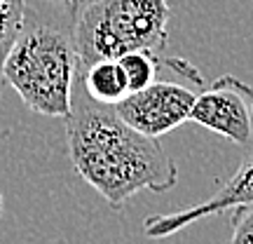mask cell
<instances>
[{
  "label": "cell",
  "mask_w": 253,
  "mask_h": 244,
  "mask_svg": "<svg viewBox=\"0 0 253 244\" xmlns=\"http://www.w3.org/2000/svg\"><path fill=\"white\" fill-rule=\"evenodd\" d=\"M230 230L227 244H253V204L230 209Z\"/></svg>",
  "instance_id": "10"
},
{
  "label": "cell",
  "mask_w": 253,
  "mask_h": 244,
  "mask_svg": "<svg viewBox=\"0 0 253 244\" xmlns=\"http://www.w3.org/2000/svg\"><path fill=\"white\" fill-rule=\"evenodd\" d=\"M242 204H253V150L246 153L242 164L237 167V172L227 179L220 188L204 202L183 207L171 214H153L143 221V235L148 240H164L176 233H181L183 228L197 223L202 218L216 216L220 211L242 207Z\"/></svg>",
  "instance_id": "6"
},
{
  "label": "cell",
  "mask_w": 253,
  "mask_h": 244,
  "mask_svg": "<svg viewBox=\"0 0 253 244\" xmlns=\"http://www.w3.org/2000/svg\"><path fill=\"white\" fill-rule=\"evenodd\" d=\"M202 87L204 80L199 71L188 75L185 82L155 80L145 90L126 94L115 110L131 129L150 139H160L188 122L192 103Z\"/></svg>",
  "instance_id": "4"
},
{
  "label": "cell",
  "mask_w": 253,
  "mask_h": 244,
  "mask_svg": "<svg viewBox=\"0 0 253 244\" xmlns=\"http://www.w3.org/2000/svg\"><path fill=\"white\" fill-rule=\"evenodd\" d=\"M63 122L73 169L110 209H122L143 190L167 193L178 183V167L160 139L143 136L120 118L115 106L91 99L78 73Z\"/></svg>",
  "instance_id": "1"
},
{
  "label": "cell",
  "mask_w": 253,
  "mask_h": 244,
  "mask_svg": "<svg viewBox=\"0 0 253 244\" xmlns=\"http://www.w3.org/2000/svg\"><path fill=\"white\" fill-rule=\"evenodd\" d=\"M75 19L78 0H24L2 78L38 115L66 118L68 113L78 73Z\"/></svg>",
  "instance_id": "2"
},
{
  "label": "cell",
  "mask_w": 253,
  "mask_h": 244,
  "mask_svg": "<svg viewBox=\"0 0 253 244\" xmlns=\"http://www.w3.org/2000/svg\"><path fill=\"white\" fill-rule=\"evenodd\" d=\"M78 78H80L84 92L103 106H118L129 94L126 78L120 68L118 59H103V61H96L84 68L78 66Z\"/></svg>",
  "instance_id": "7"
},
{
  "label": "cell",
  "mask_w": 253,
  "mask_h": 244,
  "mask_svg": "<svg viewBox=\"0 0 253 244\" xmlns=\"http://www.w3.org/2000/svg\"><path fill=\"white\" fill-rule=\"evenodd\" d=\"M169 0H78V66L120 59L126 52L162 54L169 40Z\"/></svg>",
  "instance_id": "3"
},
{
  "label": "cell",
  "mask_w": 253,
  "mask_h": 244,
  "mask_svg": "<svg viewBox=\"0 0 253 244\" xmlns=\"http://www.w3.org/2000/svg\"><path fill=\"white\" fill-rule=\"evenodd\" d=\"M235 146L253 150V87L235 75H220L197 92L190 120Z\"/></svg>",
  "instance_id": "5"
},
{
  "label": "cell",
  "mask_w": 253,
  "mask_h": 244,
  "mask_svg": "<svg viewBox=\"0 0 253 244\" xmlns=\"http://www.w3.org/2000/svg\"><path fill=\"white\" fill-rule=\"evenodd\" d=\"M120 68L126 78V87H129V94L131 92H141L145 90L150 82L157 80V71L162 66V59L160 54H153V52H145V49H138V52H126L118 59Z\"/></svg>",
  "instance_id": "8"
},
{
  "label": "cell",
  "mask_w": 253,
  "mask_h": 244,
  "mask_svg": "<svg viewBox=\"0 0 253 244\" xmlns=\"http://www.w3.org/2000/svg\"><path fill=\"white\" fill-rule=\"evenodd\" d=\"M21 9H24V0H0V94L5 90L2 63H5L12 40L17 36L19 21H21Z\"/></svg>",
  "instance_id": "9"
},
{
  "label": "cell",
  "mask_w": 253,
  "mask_h": 244,
  "mask_svg": "<svg viewBox=\"0 0 253 244\" xmlns=\"http://www.w3.org/2000/svg\"><path fill=\"white\" fill-rule=\"evenodd\" d=\"M2 209L5 207H2V193H0V218H2Z\"/></svg>",
  "instance_id": "11"
}]
</instances>
